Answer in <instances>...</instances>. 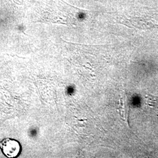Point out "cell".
<instances>
[{"instance_id":"cell-3","label":"cell","mask_w":158,"mask_h":158,"mask_svg":"<svg viewBox=\"0 0 158 158\" xmlns=\"http://www.w3.org/2000/svg\"><path fill=\"white\" fill-rule=\"evenodd\" d=\"M13 3L16 4H23L25 3L27 0H10Z\"/></svg>"},{"instance_id":"cell-1","label":"cell","mask_w":158,"mask_h":158,"mask_svg":"<svg viewBox=\"0 0 158 158\" xmlns=\"http://www.w3.org/2000/svg\"><path fill=\"white\" fill-rule=\"evenodd\" d=\"M84 11L63 0H44L35 11V20L40 23L75 25L84 15Z\"/></svg>"},{"instance_id":"cell-2","label":"cell","mask_w":158,"mask_h":158,"mask_svg":"<svg viewBox=\"0 0 158 158\" xmlns=\"http://www.w3.org/2000/svg\"><path fill=\"white\" fill-rule=\"evenodd\" d=\"M0 149L7 158H17L21 152L20 143L11 138H6L0 141Z\"/></svg>"}]
</instances>
